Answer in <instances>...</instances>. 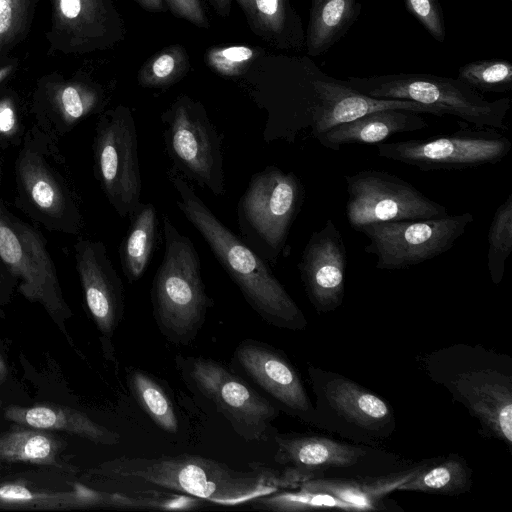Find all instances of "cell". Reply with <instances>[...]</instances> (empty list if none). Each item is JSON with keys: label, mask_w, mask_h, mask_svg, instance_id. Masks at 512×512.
Instances as JSON below:
<instances>
[{"label": "cell", "mask_w": 512, "mask_h": 512, "mask_svg": "<svg viewBox=\"0 0 512 512\" xmlns=\"http://www.w3.org/2000/svg\"><path fill=\"white\" fill-rule=\"evenodd\" d=\"M240 471L198 455L118 457L87 472L93 485L121 489L151 488L194 496L215 505L237 506L280 490L298 488L314 476L286 467L284 471L250 464ZM120 489V490H121Z\"/></svg>", "instance_id": "cell-1"}, {"label": "cell", "mask_w": 512, "mask_h": 512, "mask_svg": "<svg viewBox=\"0 0 512 512\" xmlns=\"http://www.w3.org/2000/svg\"><path fill=\"white\" fill-rule=\"evenodd\" d=\"M168 176L178 195V208L201 234L249 306L274 327L305 329L303 312L268 263L226 227L183 178L174 172Z\"/></svg>", "instance_id": "cell-2"}, {"label": "cell", "mask_w": 512, "mask_h": 512, "mask_svg": "<svg viewBox=\"0 0 512 512\" xmlns=\"http://www.w3.org/2000/svg\"><path fill=\"white\" fill-rule=\"evenodd\" d=\"M59 140L35 124L27 129L14 163L15 206L51 232L79 236L82 199Z\"/></svg>", "instance_id": "cell-3"}, {"label": "cell", "mask_w": 512, "mask_h": 512, "mask_svg": "<svg viewBox=\"0 0 512 512\" xmlns=\"http://www.w3.org/2000/svg\"><path fill=\"white\" fill-rule=\"evenodd\" d=\"M164 254L151 285L155 323L174 345H189L202 328L213 300L201 276L198 252L168 216H163Z\"/></svg>", "instance_id": "cell-4"}, {"label": "cell", "mask_w": 512, "mask_h": 512, "mask_svg": "<svg viewBox=\"0 0 512 512\" xmlns=\"http://www.w3.org/2000/svg\"><path fill=\"white\" fill-rule=\"evenodd\" d=\"M343 82L370 97L414 101L440 108L475 127L508 130L505 118L510 98L489 101L458 78L400 73L348 77Z\"/></svg>", "instance_id": "cell-5"}, {"label": "cell", "mask_w": 512, "mask_h": 512, "mask_svg": "<svg viewBox=\"0 0 512 512\" xmlns=\"http://www.w3.org/2000/svg\"><path fill=\"white\" fill-rule=\"evenodd\" d=\"M305 198L301 180L270 165L255 173L237 204L244 242L263 260L276 264Z\"/></svg>", "instance_id": "cell-6"}, {"label": "cell", "mask_w": 512, "mask_h": 512, "mask_svg": "<svg viewBox=\"0 0 512 512\" xmlns=\"http://www.w3.org/2000/svg\"><path fill=\"white\" fill-rule=\"evenodd\" d=\"M0 261L17 281L18 292L40 304L72 343L67 321L73 313L67 304L56 266L43 234L9 211L0 198Z\"/></svg>", "instance_id": "cell-7"}, {"label": "cell", "mask_w": 512, "mask_h": 512, "mask_svg": "<svg viewBox=\"0 0 512 512\" xmlns=\"http://www.w3.org/2000/svg\"><path fill=\"white\" fill-rule=\"evenodd\" d=\"M176 368L190 391L211 403L246 441L266 437L278 410L239 375L214 359L175 357Z\"/></svg>", "instance_id": "cell-8"}, {"label": "cell", "mask_w": 512, "mask_h": 512, "mask_svg": "<svg viewBox=\"0 0 512 512\" xmlns=\"http://www.w3.org/2000/svg\"><path fill=\"white\" fill-rule=\"evenodd\" d=\"M93 171L109 204L121 217L141 205L142 179L137 130L128 107L117 106L100 116L92 143Z\"/></svg>", "instance_id": "cell-9"}, {"label": "cell", "mask_w": 512, "mask_h": 512, "mask_svg": "<svg viewBox=\"0 0 512 512\" xmlns=\"http://www.w3.org/2000/svg\"><path fill=\"white\" fill-rule=\"evenodd\" d=\"M446 134L377 144L381 158L414 166L421 171L459 170L494 165L503 161L512 149L511 140L502 131L487 127L465 126Z\"/></svg>", "instance_id": "cell-10"}, {"label": "cell", "mask_w": 512, "mask_h": 512, "mask_svg": "<svg viewBox=\"0 0 512 512\" xmlns=\"http://www.w3.org/2000/svg\"><path fill=\"white\" fill-rule=\"evenodd\" d=\"M161 118L165 151L175 169L215 196H223L222 139L205 109L179 98Z\"/></svg>", "instance_id": "cell-11"}, {"label": "cell", "mask_w": 512, "mask_h": 512, "mask_svg": "<svg viewBox=\"0 0 512 512\" xmlns=\"http://www.w3.org/2000/svg\"><path fill=\"white\" fill-rule=\"evenodd\" d=\"M474 221L470 212L440 218L372 223L361 227L380 270H403L450 250Z\"/></svg>", "instance_id": "cell-12"}, {"label": "cell", "mask_w": 512, "mask_h": 512, "mask_svg": "<svg viewBox=\"0 0 512 512\" xmlns=\"http://www.w3.org/2000/svg\"><path fill=\"white\" fill-rule=\"evenodd\" d=\"M345 181L346 217L356 231L372 223L423 220L449 214L445 206L387 171L361 170L346 175Z\"/></svg>", "instance_id": "cell-13"}, {"label": "cell", "mask_w": 512, "mask_h": 512, "mask_svg": "<svg viewBox=\"0 0 512 512\" xmlns=\"http://www.w3.org/2000/svg\"><path fill=\"white\" fill-rule=\"evenodd\" d=\"M74 258L87 310L101 335L106 357L114 361L111 339L125 309L122 280L101 241L79 237Z\"/></svg>", "instance_id": "cell-14"}, {"label": "cell", "mask_w": 512, "mask_h": 512, "mask_svg": "<svg viewBox=\"0 0 512 512\" xmlns=\"http://www.w3.org/2000/svg\"><path fill=\"white\" fill-rule=\"evenodd\" d=\"M347 251L331 219L313 232L298 263L306 295L318 313L337 309L344 299Z\"/></svg>", "instance_id": "cell-15"}, {"label": "cell", "mask_w": 512, "mask_h": 512, "mask_svg": "<svg viewBox=\"0 0 512 512\" xmlns=\"http://www.w3.org/2000/svg\"><path fill=\"white\" fill-rule=\"evenodd\" d=\"M69 475L49 469L0 477V510L100 508L101 491L72 482Z\"/></svg>", "instance_id": "cell-16"}, {"label": "cell", "mask_w": 512, "mask_h": 512, "mask_svg": "<svg viewBox=\"0 0 512 512\" xmlns=\"http://www.w3.org/2000/svg\"><path fill=\"white\" fill-rule=\"evenodd\" d=\"M232 362L288 413L312 420L314 411L304 385L282 353L265 343L248 339L237 346Z\"/></svg>", "instance_id": "cell-17"}, {"label": "cell", "mask_w": 512, "mask_h": 512, "mask_svg": "<svg viewBox=\"0 0 512 512\" xmlns=\"http://www.w3.org/2000/svg\"><path fill=\"white\" fill-rule=\"evenodd\" d=\"M511 377L491 369L458 373L450 381L452 392L463 401L481 425V431L512 444V385Z\"/></svg>", "instance_id": "cell-18"}, {"label": "cell", "mask_w": 512, "mask_h": 512, "mask_svg": "<svg viewBox=\"0 0 512 512\" xmlns=\"http://www.w3.org/2000/svg\"><path fill=\"white\" fill-rule=\"evenodd\" d=\"M312 86L315 92V105L312 112L311 135L316 140L338 124L380 110L403 109L440 117L446 115L440 108L414 101L370 97L341 80L316 79L312 81Z\"/></svg>", "instance_id": "cell-19"}, {"label": "cell", "mask_w": 512, "mask_h": 512, "mask_svg": "<svg viewBox=\"0 0 512 512\" xmlns=\"http://www.w3.org/2000/svg\"><path fill=\"white\" fill-rule=\"evenodd\" d=\"M275 461L316 477L327 468L349 467L365 455L357 446L321 436L276 435Z\"/></svg>", "instance_id": "cell-20"}, {"label": "cell", "mask_w": 512, "mask_h": 512, "mask_svg": "<svg viewBox=\"0 0 512 512\" xmlns=\"http://www.w3.org/2000/svg\"><path fill=\"white\" fill-rule=\"evenodd\" d=\"M427 127L428 123L420 113L387 109L338 124L317 141L327 149L338 151L345 144H379L392 135L415 132Z\"/></svg>", "instance_id": "cell-21"}, {"label": "cell", "mask_w": 512, "mask_h": 512, "mask_svg": "<svg viewBox=\"0 0 512 512\" xmlns=\"http://www.w3.org/2000/svg\"><path fill=\"white\" fill-rule=\"evenodd\" d=\"M100 92L85 84L70 83L51 87L35 108L37 125L58 139L71 132L82 120L98 111Z\"/></svg>", "instance_id": "cell-22"}, {"label": "cell", "mask_w": 512, "mask_h": 512, "mask_svg": "<svg viewBox=\"0 0 512 512\" xmlns=\"http://www.w3.org/2000/svg\"><path fill=\"white\" fill-rule=\"evenodd\" d=\"M7 420L22 426L73 434L101 445H115L120 435L93 421L87 414L65 406L39 404L11 405L4 411Z\"/></svg>", "instance_id": "cell-23"}, {"label": "cell", "mask_w": 512, "mask_h": 512, "mask_svg": "<svg viewBox=\"0 0 512 512\" xmlns=\"http://www.w3.org/2000/svg\"><path fill=\"white\" fill-rule=\"evenodd\" d=\"M65 442L53 431L18 425L0 434V466L25 464L75 474L64 460Z\"/></svg>", "instance_id": "cell-24"}, {"label": "cell", "mask_w": 512, "mask_h": 512, "mask_svg": "<svg viewBox=\"0 0 512 512\" xmlns=\"http://www.w3.org/2000/svg\"><path fill=\"white\" fill-rule=\"evenodd\" d=\"M427 464L380 476L356 478H317L304 481L299 487L312 492L329 494L357 506L360 511L378 509L380 500L413 478Z\"/></svg>", "instance_id": "cell-25"}, {"label": "cell", "mask_w": 512, "mask_h": 512, "mask_svg": "<svg viewBox=\"0 0 512 512\" xmlns=\"http://www.w3.org/2000/svg\"><path fill=\"white\" fill-rule=\"evenodd\" d=\"M327 401L346 421L368 431H377L393 419L388 404L357 383L336 378L327 386Z\"/></svg>", "instance_id": "cell-26"}, {"label": "cell", "mask_w": 512, "mask_h": 512, "mask_svg": "<svg viewBox=\"0 0 512 512\" xmlns=\"http://www.w3.org/2000/svg\"><path fill=\"white\" fill-rule=\"evenodd\" d=\"M361 11L357 0H312L305 45L309 56H320L352 27Z\"/></svg>", "instance_id": "cell-27"}, {"label": "cell", "mask_w": 512, "mask_h": 512, "mask_svg": "<svg viewBox=\"0 0 512 512\" xmlns=\"http://www.w3.org/2000/svg\"><path fill=\"white\" fill-rule=\"evenodd\" d=\"M158 231L157 210L152 203H141L130 216L128 230L119 247L122 271L132 284L146 271L155 247Z\"/></svg>", "instance_id": "cell-28"}, {"label": "cell", "mask_w": 512, "mask_h": 512, "mask_svg": "<svg viewBox=\"0 0 512 512\" xmlns=\"http://www.w3.org/2000/svg\"><path fill=\"white\" fill-rule=\"evenodd\" d=\"M127 385L140 408L163 431L177 433L179 421L175 407L160 383L150 374L130 368Z\"/></svg>", "instance_id": "cell-29"}, {"label": "cell", "mask_w": 512, "mask_h": 512, "mask_svg": "<svg viewBox=\"0 0 512 512\" xmlns=\"http://www.w3.org/2000/svg\"><path fill=\"white\" fill-rule=\"evenodd\" d=\"M470 481L471 472L464 459L452 455L440 463L427 464L398 490L457 495L469 488Z\"/></svg>", "instance_id": "cell-30"}, {"label": "cell", "mask_w": 512, "mask_h": 512, "mask_svg": "<svg viewBox=\"0 0 512 512\" xmlns=\"http://www.w3.org/2000/svg\"><path fill=\"white\" fill-rule=\"evenodd\" d=\"M250 504L254 509L275 512H299L318 509L360 511L357 506L329 494L312 492L300 487L260 496L251 501Z\"/></svg>", "instance_id": "cell-31"}, {"label": "cell", "mask_w": 512, "mask_h": 512, "mask_svg": "<svg viewBox=\"0 0 512 512\" xmlns=\"http://www.w3.org/2000/svg\"><path fill=\"white\" fill-rule=\"evenodd\" d=\"M512 249V194L495 210L488 231L487 265L494 284L503 278L504 266Z\"/></svg>", "instance_id": "cell-32"}, {"label": "cell", "mask_w": 512, "mask_h": 512, "mask_svg": "<svg viewBox=\"0 0 512 512\" xmlns=\"http://www.w3.org/2000/svg\"><path fill=\"white\" fill-rule=\"evenodd\" d=\"M188 69V58L180 45L166 47L153 55L140 69L142 87L163 88L179 81Z\"/></svg>", "instance_id": "cell-33"}, {"label": "cell", "mask_w": 512, "mask_h": 512, "mask_svg": "<svg viewBox=\"0 0 512 512\" xmlns=\"http://www.w3.org/2000/svg\"><path fill=\"white\" fill-rule=\"evenodd\" d=\"M457 78L478 92L504 93L512 89V65L500 59L474 61L462 65Z\"/></svg>", "instance_id": "cell-34"}, {"label": "cell", "mask_w": 512, "mask_h": 512, "mask_svg": "<svg viewBox=\"0 0 512 512\" xmlns=\"http://www.w3.org/2000/svg\"><path fill=\"white\" fill-rule=\"evenodd\" d=\"M291 18L295 20V16L291 15V8L287 0H254L252 21L265 33L273 37L284 38L287 43H290L291 26L295 30L298 28L291 24ZM291 35L300 45L302 44L292 33Z\"/></svg>", "instance_id": "cell-35"}, {"label": "cell", "mask_w": 512, "mask_h": 512, "mask_svg": "<svg viewBox=\"0 0 512 512\" xmlns=\"http://www.w3.org/2000/svg\"><path fill=\"white\" fill-rule=\"evenodd\" d=\"M255 50L245 45L211 48L207 52V63L218 74L237 76L255 58Z\"/></svg>", "instance_id": "cell-36"}, {"label": "cell", "mask_w": 512, "mask_h": 512, "mask_svg": "<svg viewBox=\"0 0 512 512\" xmlns=\"http://www.w3.org/2000/svg\"><path fill=\"white\" fill-rule=\"evenodd\" d=\"M28 128H25L16 101L0 98V149L19 147Z\"/></svg>", "instance_id": "cell-37"}, {"label": "cell", "mask_w": 512, "mask_h": 512, "mask_svg": "<svg viewBox=\"0 0 512 512\" xmlns=\"http://www.w3.org/2000/svg\"><path fill=\"white\" fill-rule=\"evenodd\" d=\"M403 2L406 9L436 41H444L446 29L442 8L438 0H403Z\"/></svg>", "instance_id": "cell-38"}, {"label": "cell", "mask_w": 512, "mask_h": 512, "mask_svg": "<svg viewBox=\"0 0 512 512\" xmlns=\"http://www.w3.org/2000/svg\"><path fill=\"white\" fill-rule=\"evenodd\" d=\"M25 0H0V47L8 43L20 28Z\"/></svg>", "instance_id": "cell-39"}, {"label": "cell", "mask_w": 512, "mask_h": 512, "mask_svg": "<svg viewBox=\"0 0 512 512\" xmlns=\"http://www.w3.org/2000/svg\"><path fill=\"white\" fill-rule=\"evenodd\" d=\"M170 11L179 18L192 24L208 28V19L200 0H164Z\"/></svg>", "instance_id": "cell-40"}, {"label": "cell", "mask_w": 512, "mask_h": 512, "mask_svg": "<svg viewBox=\"0 0 512 512\" xmlns=\"http://www.w3.org/2000/svg\"><path fill=\"white\" fill-rule=\"evenodd\" d=\"M245 11L246 15L253 20L254 0H236ZM218 15L226 17L230 13L232 0H208Z\"/></svg>", "instance_id": "cell-41"}, {"label": "cell", "mask_w": 512, "mask_h": 512, "mask_svg": "<svg viewBox=\"0 0 512 512\" xmlns=\"http://www.w3.org/2000/svg\"><path fill=\"white\" fill-rule=\"evenodd\" d=\"M17 287V281L6 270L0 261V305L7 304Z\"/></svg>", "instance_id": "cell-42"}, {"label": "cell", "mask_w": 512, "mask_h": 512, "mask_svg": "<svg viewBox=\"0 0 512 512\" xmlns=\"http://www.w3.org/2000/svg\"><path fill=\"white\" fill-rule=\"evenodd\" d=\"M143 9L151 12H161L165 10L164 0H133Z\"/></svg>", "instance_id": "cell-43"}, {"label": "cell", "mask_w": 512, "mask_h": 512, "mask_svg": "<svg viewBox=\"0 0 512 512\" xmlns=\"http://www.w3.org/2000/svg\"><path fill=\"white\" fill-rule=\"evenodd\" d=\"M7 376H8V367L5 362V359L3 358V356L0 353V384H2L7 379Z\"/></svg>", "instance_id": "cell-44"}, {"label": "cell", "mask_w": 512, "mask_h": 512, "mask_svg": "<svg viewBox=\"0 0 512 512\" xmlns=\"http://www.w3.org/2000/svg\"><path fill=\"white\" fill-rule=\"evenodd\" d=\"M1 188H2V169H1V163H0V198H1Z\"/></svg>", "instance_id": "cell-45"}, {"label": "cell", "mask_w": 512, "mask_h": 512, "mask_svg": "<svg viewBox=\"0 0 512 512\" xmlns=\"http://www.w3.org/2000/svg\"><path fill=\"white\" fill-rule=\"evenodd\" d=\"M0 406H1V402H0Z\"/></svg>", "instance_id": "cell-46"}, {"label": "cell", "mask_w": 512, "mask_h": 512, "mask_svg": "<svg viewBox=\"0 0 512 512\" xmlns=\"http://www.w3.org/2000/svg\"><path fill=\"white\" fill-rule=\"evenodd\" d=\"M1 312V311H0Z\"/></svg>", "instance_id": "cell-47"}]
</instances>
